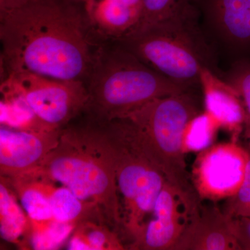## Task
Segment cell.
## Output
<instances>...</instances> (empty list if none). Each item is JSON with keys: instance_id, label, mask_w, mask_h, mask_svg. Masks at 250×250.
I'll return each instance as SVG.
<instances>
[{"instance_id": "4", "label": "cell", "mask_w": 250, "mask_h": 250, "mask_svg": "<svg viewBox=\"0 0 250 250\" xmlns=\"http://www.w3.org/2000/svg\"><path fill=\"white\" fill-rule=\"evenodd\" d=\"M201 112L190 90L155 99L106 123L110 131L144 156L167 181L195 192L186 164L184 131Z\"/></svg>"}, {"instance_id": "2", "label": "cell", "mask_w": 250, "mask_h": 250, "mask_svg": "<svg viewBox=\"0 0 250 250\" xmlns=\"http://www.w3.org/2000/svg\"><path fill=\"white\" fill-rule=\"evenodd\" d=\"M88 119L86 125L64 127L56 147L21 174L62 184L80 200L96 206L106 223L121 231L116 148L105 125Z\"/></svg>"}, {"instance_id": "26", "label": "cell", "mask_w": 250, "mask_h": 250, "mask_svg": "<svg viewBox=\"0 0 250 250\" xmlns=\"http://www.w3.org/2000/svg\"><path fill=\"white\" fill-rule=\"evenodd\" d=\"M243 134L248 143V147L246 149L250 153V126L243 129Z\"/></svg>"}, {"instance_id": "12", "label": "cell", "mask_w": 250, "mask_h": 250, "mask_svg": "<svg viewBox=\"0 0 250 250\" xmlns=\"http://www.w3.org/2000/svg\"><path fill=\"white\" fill-rule=\"evenodd\" d=\"M205 111L212 116L220 128L232 133L235 138L243 134L246 112L239 95L218 74L204 67L200 73Z\"/></svg>"}, {"instance_id": "17", "label": "cell", "mask_w": 250, "mask_h": 250, "mask_svg": "<svg viewBox=\"0 0 250 250\" xmlns=\"http://www.w3.org/2000/svg\"><path fill=\"white\" fill-rule=\"evenodd\" d=\"M54 219L59 223L78 225L85 220L106 223L96 206L80 200L67 188L52 185L49 193Z\"/></svg>"}, {"instance_id": "10", "label": "cell", "mask_w": 250, "mask_h": 250, "mask_svg": "<svg viewBox=\"0 0 250 250\" xmlns=\"http://www.w3.org/2000/svg\"><path fill=\"white\" fill-rule=\"evenodd\" d=\"M62 129L31 131L1 126V176L15 177L34 168L57 146Z\"/></svg>"}, {"instance_id": "20", "label": "cell", "mask_w": 250, "mask_h": 250, "mask_svg": "<svg viewBox=\"0 0 250 250\" xmlns=\"http://www.w3.org/2000/svg\"><path fill=\"white\" fill-rule=\"evenodd\" d=\"M77 226L75 224L59 223L55 220L45 224H31L30 249L58 250L71 236Z\"/></svg>"}, {"instance_id": "19", "label": "cell", "mask_w": 250, "mask_h": 250, "mask_svg": "<svg viewBox=\"0 0 250 250\" xmlns=\"http://www.w3.org/2000/svg\"><path fill=\"white\" fill-rule=\"evenodd\" d=\"M220 125L204 110L189 122L184 131V153L201 152L212 146Z\"/></svg>"}, {"instance_id": "3", "label": "cell", "mask_w": 250, "mask_h": 250, "mask_svg": "<svg viewBox=\"0 0 250 250\" xmlns=\"http://www.w3.org/2000/svg\"><path fill=\"white\" fill-rule=\"evenodd\" d=\"M85 113L101 124L123 118L155 99L190 90L148 66L114 41L95 49L85 81Z\"/></svg>"}, {"instance_id": "6", "label": "cell", "mask_w": 250, "mask_h": 250, "mask_svg": "<svg viewBox=\"0 0 250 250\" xmlns=\"http://www.w3.org/2000/svg\"><path fill=\"white\" fill-rule=\"evenodd\" d=\"M107 130L116 148L117 191L121 215L120 231L129 240V245L139 236L146 218L152 213L167 179L144 156Z\"/></svg>"}, {"instance_id": "16", "label": "cell", "mask_w": 250, "mask_h": 250, "mask_svg": "<svg viewBox=\"0 0 250 250\" xmlns=\"http://www.w3.org/2000/svg\"><path fill=\"white\" fill-rule=\"evenodd\" d=\"M34 225L54 220L49 193L54 183L38 177L21 175L6 177Z\"/></svg>"}, {"instance_id": "5", "label": "cell", "mask_w": 250, "mask_h": 250, "mask_svg": "<svg viewBox=\"0 0 250 250\" xmlns=\"http://www.w3.org/2000/svg\"><path fill=\"white\" fill-rule=\"evenodd\" d=\"M201 4L113 40L169 80L191 90L204 67L217 73L215 52L199 23Z\"/></svg>"}, {"instance_id": "21", "label": "cell", "mask_w": 250, "mask_h": 250, "mask_svg": "<svg viewBox=\"0 0 250 250\" xmlns=\"http://www.w3.org/2000/svg\"><path fill=\"white\" fill-rule=\"evenodd\" d=\"M201 3L202 0H141V18L131 30L156 24L190 5Z\"/></svg>"}, {"instance_id": "7", "label": "cell", "mask_w": 250, "mask_h": 250, "mask_svg": "<svg viewBox=\"0 0 250 250\" xmlns=\"http://www.w3.org/2000/svg\"><path fill=\"white\" fill-rule=\"evenodd\" d=\"M1 93L21 99L39 120L54 129H63L84 112L88 98L82 81L58 80L27 71L11 72L1 79Z\"/></svg>"}, {"instance_id": "11", "label": "cell", "mask_w": 250, "mask_h": 250, "mask_svg": "<svg viewBox=\"0 0 250 250\" xmlns=\"http://www.w3.org/2000/svg\"><path fill=\"white\" fill-rule=\"evenodd\" d=\"M231 218L215 206L200 203L171 250H240Z\"/></svg>"}, {"instance_id": "18", "label": "cell", "mask_w": 250, "mask_h": 250, "mask_svg": "<svg viewBox=\"0 0 250 250\" xmlns=\"http://www.w3.org/2000/svg\"><path fill=\"white\" fill-rule=\"evenodd\" d=\"M103 222L85 220L77 225L70 236L67 249L70 250H125L116 231Z\"/></svg>"}, {"instance_id": "24", "label": "cell", "mask_w": 250, "mask_h": 250, "mask_svg": "<svg viewBox=\"0 0 250 250\" xmlns=\"http://www.w3.org/2000/svg\"><path fill=\"white\" fill-rule=\"evenodd\" d=\"M233 235L241 250H250V218H231Z\"/></svg>"}, {"instance_id": "14", "label": "cell", "mask_w": 250, "mask_h": 250, "mask_svg": "<svg viewBox=\"0 0 250 250\" xmlns=\"http://www.w3.org/2000/svg\"><path fill=\"white\" fill-rule=\"evenodd\" d=\"M85 7L92 27L103 41L124 36L141 16V0H90Z\"/></svg>"}, {"instance_id": "8", "label": "cell", "mask_w": 250, "mask_h": 250, "mask_svg": "<svg viewBox=\"0 0 250 250\" xmlns=\"http://www.w3.org/2000/svg\"><path fill=\"white\" fill-rule=\"evenodd\" d=\"M250 154L236 143H221L201 151L194 164L191 182L201 201L227 200L243 184Z\"/></svg>"}, {"instance_id": "15", "label": "cell", "mask_w": 250, "mask_h": 250, "mask_svg": "<svg viewBox=\"0 0 250 250\" xmlns=\"http://www.w3.org/2000/svg\"><path fill=\"white\" fill-rule=\"evenodd\" d=\"M17 195L8 179L1 176L0 182V233L4 241L30 249V220L20 206Z\"/></svg>"}, {"instance_id": "9", "label": "cell", "mask_w": 250, "mask_h": 250, "mask_svg": "<svg viewBox=\"0 0 250 250\" xmlns=\"http://www.w3.org/2000/svg\"><path fill=\"white\" fill-rule=\"evenodd\" d=\"M201 200L168 181L163 188L152 211L153 218L128 246L134 250H171L184 232Z\"/></svg>"}, {"instance_id": "1", "label": "cell", "mask_w": 250, "mask_h": 250, "mask_svg": "<svg viewBox=\"0 0 250 250\" xmlns=\"http://www.w3.org/2000/svg\"><path fill=\"white\" fill-rule=\"evenodd\" d=\"M0 41L3 78L27 71L84 83L104 41L80 0H36L0 16Z\"/></svg>"}, {"instance_id": "25", "label": "cell", "mask_w": 250, "mask_h": 250, "mask_svg": "<svg viewBox=\"0 0 250 250\" xmlns=\"http://www.w3.org/2000/svg\"><path fill=\"white\" fill-rule=\"evenodd\" d=\"M36 0H0V16L21 9Z\"/></svg>"}, {"instance_id": "23", "label": "cell", "mask_w": 250, "mask_h": 250, "mask_svg": "<svg viewBox=\"0 0 250 250\" xmlns=\"http://www.w3.org/2000/svg\"><path fill=\"white\" fill-rule=\"evenodd\" d=\"M243 184L236 195L227 199L223 212L229 218H250V153Z\"/></svg>"}, {"instance_id": "22", "label": "cell", "mask_w": 250, "mask_h": 250, "mask_svg": "<svg viewBox=\"0 0 250 250\" xmlns=\"http://www.w3.org/2000/svg\"><path fill=\"white\" fill-rule=\"evenodd\" d=\"M223 79L239 95L246 112L244 128L250 126V60L241 59L233 62Z\"/></svg>"}, {"instance_id": "27", "label": "cell", "mask_w": 250, "mask_h": 250, "mask_svg": "<svg viewBox=\"0 0 250 250\" xmlns=\"http://www.w3.org/2000/svg\"><path fill=\"white\" fill-rule=\"evenodd\" d=\"M81 1H83V2L86 3L88 2V1H90V0H80Z\"/></svg>"}, {"instance_id": "13", "label": "cell", "mask_w": 250, "mask_h": 250, "mask_svg": "<svg viewBox=\"0 0 250 250\" xmlns=\"http://www.w3.org/2000/svg\"><path fill=\"white\" fill-rule=\"evenodd\" d=\"M201 6L225 42L239 48L250 47V0H202Z\"/></svg>"}]
</instances>
